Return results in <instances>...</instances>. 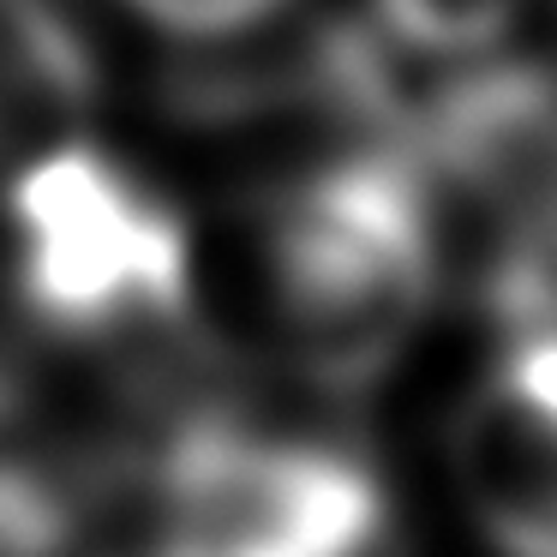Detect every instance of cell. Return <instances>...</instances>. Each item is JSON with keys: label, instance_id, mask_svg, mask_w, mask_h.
Masks as SVG:
<instances>
[{"label": "cell", "instance_id": "7a4b0ae2", "mask_svg": "<svg viewBox=\"0 0 557 557\" xmlns=\"http://www.w3.org/2000/svg\"><path fill=\"white\" fill-rule=\"evenodd\" d=\"M18 288L54 330L138 342L186 324L193 246L145 174L90 145H37L13 181Z\"/></svg>", "mask_w": 557, "mask_h": 557}, {"label": "cell", "instance_id": "9c48e42d", "mask_svg": "<svg viewBox=\"0 0 557 557\" xmlns=\"http://www.w3.org/2000/svg\"><path fill=\"white\" fill-rule=\"evenodd\" d=\"M121 7H133L145 25L169 30V37L222 42V37H246L252 25L276 18L288 0H121Z\"/></svg>", "mask_w": 557, "mask_h": 557}, {"label": "cell", "instance_id": "ba28073f", "mask_svg": "<svg viewBox=\"0 0 557 557\" xmlns=\"http://www.w3.org/2000/svg\"><path fill=\"white\" fill-rule=\"evenodd\" d=\"M521 7L528 0H377L384 25L408 49L444 54V61H468V54H485L492 42H504Z\"/></svg>", "mask_w": 557, "mask_h": 557}, {"label": "cell", "instance_id": "6da1fadb", "mask_svg": "<svg viewBox=\"0 0 557 557\" xmlns=\"http://www.w3.org/2000/svg\"><path fill=\"white\" fill-rule=\"evenodd\" d=\"M444 216L408 138L300 174L264 222V288L288 354L324 384H372L425 324Z\"/></svg>", "mask_w": 557, "mask_h": 557}, {"label": "cell", "instance_id": "8992f818", "mask_svg": "<svg viewBox=\"0 0 557 557\" xmlns=\"http://www.w3.org/2000/svg\"><path fill=\"white\" fill-rule=\"evenodd\" d=\"M90 97V61L54 0H0V162H25L42 133Z\"/></svg>", "mask_w": 557, "mask_h": 557}, {"label": "cell", "instance_id": "5b68a950", "mask_svg": "<svg viewBox=\"0 0 557 557\" xmlns=\"http://www.w3.org/2000/svg\"><path fill=\"white\" fill-rule=\"evenodd\" d=\"M456 485L521 557H557V312L509 324V348L456 413Z\"/></svg>", "mask_w": 557, "mask_h": 557}, {"label": "cell", "instance_id": "3957f363", "mask_svg": "<svg viewBox=\"0 0 557 557\" xmlns=\"http://www.w3.org/2000/svg\"><path fill=\"white\" fill-rule=\"evenodd\" d=\"M384 492L354 456L246 420H186L150 468V533L181 557H348L377 545Z\"/></svg>", "mask_w": 557, "mask_h": 557}, {"label": "cell", "instance_id": "52a82bcc", "mask_svg": "<svg viewBox=\"0 0 557 557\" xmlns=\"http://www.w3.org/2000/svg\"><path fill=\"white\" fill-rule=\"evenodd\" d=\"M66 485L37 449L18 401L0 389V545H54L66 533Z\"/></svg>", "mask_w": 557, "mask_h": 557}, {"label": "cell", "instance_id": "277c9868", "mask_svg": "<svg viewBox=\"0 0 557 557\" xmlns=\"http://www.w3.org/2000/svg\"><path fill=\"white\" fill-rule=\"evenodd\" d=\"M444 222H468L509 324L557 312V73L480 66L408 126Z\"/></svg>", "mask_w": 557, "mask_h": 557}]
</instances>
